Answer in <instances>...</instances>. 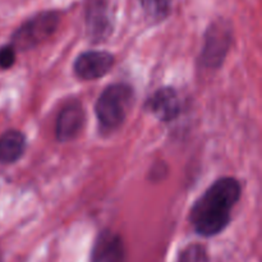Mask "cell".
Masks as SVG:
<instances>
[{"mask_svg":"<svg viewBox=\"0 0 262 262\" xmlns=\"http://www.w3.org/2000/svg\"><path fill=\"white\" fill-rule=\"evenodd\" d=\"M147 109L161 122H171L181 113L178 94L171 87L159 89L146 104Z\"/></svg>","mask_w":262,"mask_h":262,"instance_id":"obj_7","label":"cell"},{"mask_svg":"<svg viewBox=\"0 0 262 262\" xmlns=\"http://www.w3.org/2000/svg\"><path fill=\"white\" fill-rule=\"evenodd\" d=\"M179 262H209V257L202 246L191 245L182 251Z\"/></svg>","mask_w":262,"mask_h":262,"instance_id":"obj_12","label":"cell"},{"mask_svg":"<svg viewBox=\"0 0 262 262\" xmlns=\"http://www.w3.org/2000/svg\"><path fill=\"white\" fill-rule=\"evenodd\" d=\"M114 56L106 51H86L74 61V72L82 79H96L109 73Z\"/></svg>","mask_w":262,"mask_h":262,"instance_id":"obj_5","label":"cell"},{"mask_svg":"<svg viewBox=\"0 0 262 262\" xmlns=\"http://www.w3.org/2000/svg\"><path fill=\"white\" fill-rule=\"evenodd\" d=\"M26 150V137L15 129L7 130L0 136V163L13 164L22 158Z\"/></svg>","mask_w":262,"mask_h":262,"instance_id":"obj_9","label":"cell"},{"mask_svg":"<svg viewBox=\"0 0 262 262\" xmlns=\"http://www.w3.org/2000/svg\"><path fill=\"white\" fill-rule=\"evenodd\" d=\"M133 100V91L128 84L114 83L104 90L96 102V115L105 129H115L124 122Z\"/></svg>","mask_w":262,"mask_h":262,"instance_id":"obj_2","label":"cell"},{"mask_svg":"<svg viewBox=\"0 0 262 262\" xmlns=\"http://www.w3.org/2000/svg\"><path fill=\"white\" fill-rule=\"evenodd\" d=\"M232 42V28L228 23L219 20L209 28L206 35L204 50L201 54V61L205 67L217 68L222 66L225 55Z\"/></svg>","mask_w":262,"mask_h":262,"instance_id":"obj_4","label":"cell"},{"mask_svg":"<svg viewBox=\"0 0 262 262\" xmlns=\"http://www.w3.org/2000/svg\"><path fill=\"white\" fill-rule=\"evenodd\" d=\"M91 262H125L122 238L110 230L100 233L92 250Z\"/></svg>","mask_w":262,"mask_h":262,"instance_id":"obj_8","label":"cell"},{"mask_svg":"<svg viewBox=\"0 0 262 262\" xmlns=\"http://www.w3.org/2000/svg\"><path fill=\"white\" fill-rule=\"evenodd\" d=\"M241 197V184L232 177L220 178L200 197L189 214L193 229L202 237H214L230 223L232 210Z\"/></svg>","mask_w":262,"mask_h":262,"instance_id":"obj_1","label":"cell"},{"mask_svg":"<svg viewBox=\"0 0 262 262\" xmlns=\"http://www.w3.org/2000/svg\"><path fill=\"white\" fill-rule=\"evenodd\" d=\"M59 23L56 12H42L26 20L13 35L14 49L27 50L35 48L55 32Z\"/></svg>","mask_w":262,"mask_h":262,"instance_id":"obj_3","label":"cell"},{"mask_svg":"<svg viewBox=\"0 0 262 262\" xmlns=\"http://www.w3.org/2000/svg\"><path fill=\"white\" fill-rule=\"evenodd\" d=\"M173 0H140L141 5L148 15L154 18H163L168 14Z\"/></svg>","mask_w":262,"mask_h":262,"instance_id":"obj_11","label":"cell"},{"mask_svg":"<svg viewBox=\"0 0 262 262\" xmlns=\"http://www.w3.org/2000/svg\"><path fill=\"white\" fill-rule=\"evenodd\" d=\"M87 26H89L90 36L96 40H101L109 36L112 31V23H110L107 8L104 4L96 3L90 8L87 13Z\"/></svg>","mask_w":262,"mask_h":262,"instance_id":"obj_10","label":"cell"},{"mask_svg":"<svg viewBox=\"0 0 262 262\" xmlns=\"http://www.w3.org/2000/svg\"><path fill=\"white\" fill-rule=\"evenodd\" d=\"M15 61V49L13 45L2 46L0 48V68L8 69Z\"/></svg>","mask_w":262,"mask_h":262,"instance_id":"obj_13","label":"cell"},{"mask_svg":"<svg viewBox=\"0 0 262 262\" xmlns=\"http://www.w3.org/2000/svg\"><path fill=\"white\" fill-rule=\"evenodd\" d=\"M84 124V110L78 101L69 102L56 119V138L60 142L72 141L79 135Z\"/></svg>","mask_w":262,"mask_h":262,"instance_id":"obj_6","label":"cell"}]
</instances>
